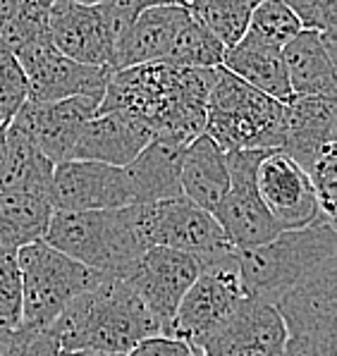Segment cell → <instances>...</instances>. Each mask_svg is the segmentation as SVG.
<instances>
[{
	"instance_id": "cell-1",
	"label": "cell",
	"mask_w": 337,
	"mask_h": 356,
	"mask_svg": "<svg viewBox=\"0 0 337 356\" xmlns=\"http://www.w3.org/2000/svg\"><path fill=\"white\" fill-rule=\"evenodd\" d=\"M215 70L218 67L192 70L167 63L113 70L99 113H132L149 124L154 136L189 144L204 134Z\"/></svg>"
},
{
	"instance_id": "cell-2",
	"label": "cell",
	"mask_w": 337,
	"mask_h": 356,
	"mask_svg": "<svg viewBox=\"0 0 337 356\" xmlns=\"http://www.w3.org/2000/svg\"><path fill=\"white\" fill-rule=\"evenodd\" d=\"M48 332L60 352L127 354L141 339L163 335V323L127 280L101 277L65 306Z\"/></svg>"
},
{
	"instance_id": "cell-3",
	"label": "cell",
	"mask_w": 337,
	"mask_h": 356,
	"mask_svg": "<svg viewBox=\"0 0 337 356\" xmlns=\"http://www.w3.org/2000/svg\"><path fill=\"white\" fill-rule=\"evenodd\" d=\"M43 242L106 277L127 280L146 254L137 206L110 211H56Z\"/></svg>"
},
{
	"instance_id": "cell-4",
	"label": "cell",
	"mask_w": 337,
	"mask_h": 356,
	"mask_svg": "<svg viewBox=\"0 0 337 356\" xmlns=\"http://www.w3.org/2000/svg\"><path fill=\"white\" fill-rule=\"evenodd\" d=\"M335 256V222L318 218L306 227L285 229L270 242L237 251V263L247 297L275 306L282 294Z\"/></svg>"
},
{
	"instance_id": "cell-5",
	"label": "cell",
	"mask_w": 337,
	"mask_h": 356,
	"mask_svg": "<svg viewBox=\"0 0 337 356\" xmlns=\"http://www.w3.org/2000/svg\"><path fill=\"white\" fill-rule=\"evenodd\" d=\"M285 103L261 94L225 67L215 70L206 106L208 134L225 153L280 149Z\"/></svg>"
},
{
	"instance_id": "cell-6",
	"label": "cell",
	"mask_w": 337,
	"mask_h": 356,
	"mask_svg": "<svg viewBox=\"0 0 337 356\" xmlns=\"http://www.w3.org/2000/svg\"><path fill=\"white\" fill-rule=\"evenodd\" d=\"M17 263L22 273V327L31 330H48L69 301L106 277L43 239L17 249Z\"/></svg>"
},
{
	"instance_id": "cell-7",
	"label": "cell",
	"mask_w": 337,
	"mask_h": 356,
	"mask_svg": "<svg viewBox=\"0 0 337 356\" xmlns=\"http://www.w3.org/2000/svg\"><path fill=\"white\" fill-rule=\"evenodd\" d=\"M141 10L139 0H103L96 5L53 0L48 34L63 56L81 65L110 70L120 36Z\"/></svg>"
},
{
	"instance_id": "cell-8",
	"label": "cell",
	"mask_w": 337,
	"mask_h": 356,
	"mask_svg": "<svg viewBox=\"0 0 337 356\" xmlns=\"http://www.w3.org/2000/svg\"><path fill=\"white\" fill-rule=\"evenodd\" d=\"M275 309L287 332L282 356H337V256L282 294Z\"/></svg>"
},
{
	"instance_id": "cell-9",
	"label": "cell",
	"mask_w": 337,
	"mask_h": 356,
	"mask_svg": "<svg viewBox=\"0 0 337 356\" xmlns=\"http://www.w3.org/2000/svg\"><path fill=\"white\" fill-rule=\"evenodd\" d=\"M242 299H247V292L239 275L237 251L232 249L201 263L199 277L179 301L163 335L192 344L204 332L213 330L222 318H227Z\"/></svg>"
},
{
	"instance_id": "cell-10",
	"label": "cell",
	"mask_w": 337,
	"mask_h": 356,
	"mask_svg": "<svg viewBox=\"0 0 337 356\" xmlns=\"http://www.w3.org/2000/svg\"><path fill=\"white\" fill-rule=\"evenodd\" d=\"M139 225L146 244L184 251L199 263L232 251L225 232L213 216L184 196L137 204Z\"/></svg>"
},
{
	"instance_id": "cell-11",
	"label": "cell",
	"mask_w": 337,
	"mask_h": 356,
	"mask_svg": "<svg viewBox=\"0 0 337 356\" xmlns=\"http://www.w3.org/2000/svg\"><path fill=\"white\" fill-rule=\"evenodd\" d=\"M265 151L270 149L227 153L230 189H227L218 211L213 213V218L222 227L230 246L237 251L261 246L282 232L268 208L263 206L256 189V165Z\"/></svg>"
},
{
	"instance_id": "cell-12",
	"label": "cell",
	"mask_w": 337,
	"mask_h": 356,
	"mask_svg": "<svg viewBox=\"0 0 337 356\" xmlns=\"http://www.w3.org/2000/svg\"><path fill=\"white\" fill-rule=\"evenodd\" d=\"M285 325L273 304L242 299L227 318L189 344L194 356H282Z\"/></svg>"
},
{
	"instance_id": "cell-13",
	"label": "cell",
	"mask_w": 337,
	"mask_h": 356,
	"mask_svg": "<svg viewBox=\"0 0 337 356\" xmlns=\"http://www.w3.org/2000/svg\"><path fill=\"white\" fill-rule=\"evenodd\" d=\"M26 74L29 101L51 103L74 96L103 98L110 70L81 65L77 60L63 56L51 38L34 41L13 53Z\"/></svg>"
},
{
	"instance_id": "cell-14",
	"label": "cell",
	"mask_w": 337,
	"mask_h": 356,
	"mask_svg": "<svg viewBox=\"0 0 337 356\" xmlns=\"http://www.w3.org/2000/svg\"><path fill=\"white\" fill-rule=\"evenodd\" d=\"M256 189L282 232L306 227L323 218L309 175L278 149L265 151L258 161Z\"/></svg>"
},
{
	"instance_id": "cell-15",
	"label": "cell",
	"mask_w": 337,
	"mask_h": 356,
	"mask_svg": "<svg viewBox=\"0 0 337 356\" xmlns=\"http://www.w3.org/2000/svg\"><path fill=\"white\" fill-rule=\"evenodd\" d=\"M134 206L124 168L96 161L58 163L53 170V208L56 211H110Z\"/></svg>"
},
{
	"instance_id": "cell-16",
	"label": "cell",
	"mask_w": 337,
	"mask_h": 356,
	"mask_svg": "<svg viewBox=\"0 0 337 356\" xmlns=\"http://www.w3.org/2000/svg\"><path fill=\"white\" fill-rule=\"evenodd\" d=\"M101 98L94 96H74L63 101L36 103L26 101L10 122L19 124L53 165L72 158L86 122L99 113Z\"/></svg>"
},
{
	"instance_id": "cell-17",
	"label": "cell",
	"mask_w": 337,
	"mask_h": 356,
	"mask_svg": "<svg viewBox=\"0 0 337 356\" xmlns=\"http://www.w3.org/2000/svg\"><path fill=\"white\" fill-rule=\"evenodd\" d=\"M199 273L201 263L194 256L165 249V246H151L129 273L127 282L137 292V297L149 306L151 314L163 323V332H165L179 301L189 292Z\"/></svg>"
},
{
	"instance_id": "cell-18",
	"label": "cell",
	"mask_w": 337,
	"mask_h": 356,
	"mask_svg": "<svg viewBox=\"0 0 337 356\" xmlns=\"http://www.w3.org/2000/svg\"><path fill=\"white\" fill-rule=\"evenodd\" d=\"M337 106L328 98L292 96L285 103L280 149L304 172H309L325 153L337 151Z\"/></svg>"
},
{
	"instance_id": "cell-19",
	"label": "cell",
	"mask_w": 337,
	"mask_h": 356,
	"mask_svg": "<svg viewBox=\"0 0 337 356\" xmlns=\"http://www.w3.org/2000/svg\"><path fill=\"white\" fill-rule=\"evenodd\" d=\"M189 8L182 5H154L144 8L129 22L124 34L120 36L113 53V70L137 67V65L165 63L172 51L175 36L189 19Z\"/></svg>"
},
{
	"instance_id": "cell-20",
	"label": "cell",
	"mask_w": 337,
	"mask_h": 356,
	"mask_svg": "<svg viewBox=\"0 0 337 356\" xmlns=\"http://www.w3.org/2000/svg\"><path fill=\"white\" fill-rule=\"evenodd\" d=\"M151 139L154 131L137 115L124 111L96 113L81 131L72 158L124 168L146 149Z\"/></svg>"
},
{
	"instance_id": "cell-21",
	"label": "cell",
	"mask_w": 337,
	"mask_h": 356,
	"mask_svg": "<svg viewBox=\"0 0 337 356\" xmlns=\"http://www.w3.org/2000/svg\"><path fill=\"white\" fill-rule=\"evenodd\" d=\"M282 63L292 96L335 101V36L302 29L287 46H282Z\"/></svg>"
},
{
	"instance_id": "cell-22",
	"label": "cell",
	"mask_w": 337,
	"mask_h": 356,
	"mask_svg": "<svg viewBox=\"0 0 337 356\" xmlns=\"http://www.w3.org/2000/svg\"><path fill=\"white\" fill-rule=\"evenodd\" d=\"M227 189H230L227 153L208 134H199L184 149L179 165V191L184 199L213 216Z\"/></svg>"
},
{
	"instance_id": "cell-23",
	"label": "cell",
	"mask_w": 337,
	"mask_h": 356,
	"mask_svg": "<svg viewBox=\"0 0 337 356\" xmlns=\"http://www.w3.org/2000/svg\"><path fill=\"white\" fill-rule=\"evenodd\" d=\"M184 149L187 144L165 139V136H154L146 149L129 165H124L134 206L182 196L179 165H182Z\"/></svg>"
},
{
	"instance_id": "cell-24",
	"label": "cell",
	"mask_w": 337,
	"mask_h": 356,
	"mask_svg": "<svg viewBox=\"0 0 337 356\" xmlns=\"http://www.w3.org/2000/svg\"><path fill=\"white\" fill-rule=\"evenodd\" d=\"M222 67L275 101L287 103L292 98L285 63H282V48L270 46L249 31L225 51Z\"/></svg>"
},
{
	"instance_id": "cell-25",
	"label": "cell",
	"mask_w": 337,
	"mask_h": 356,
	"mask_svg": "<svg viewBox=\"0 0 337 356\" xmlns=\"http://www.w3.org/2000/svg\"><path fill=\"white\" fill-rule=\"evenodd\" d=\"M53 196L29 189H0V249L22 246L43 239L51 222Z\"/></svg>"
},
{
	"instance_id": "cell-26",
	"label": "cell",
	"mask_w": 337,
	"mask_h": 356,
	"mask_svg": "<svg viewBox=\"0 0 337 356\" xmlns=\"http://www.w3.org/2000/svg\"><path fill=\"white\" fill-rule=\"evenodd\" d=\"M192 13V10H189ZM227 48L211 34L208 26L201 22L197 15H189V19L182 24L179 34L175 36L172 51L167 56V65L177 67H192V70H211L220 67Z\"/></svg>"
},
{
	"instance_id": "cell-27",
	"label": "cell",
	"mask_w": 337,
	"mask_h": 356,
	"mask_svg": "<svg viewBox=\"0 0 337 356\" xmlns=\"http://www.w3.org/2000/svg\"><path fill=\"white\" fill-rule=\"evenodd\" d=\"M258 3L261 0H194L189 10L208 26L222 46L230 48L247 34L249 19Z\"/></svg>"
},
{
	"instance_id": "cell-28",
	"label": "cell",
	"mask_w": 337,
	"mask_h": 356,
	"mask_svg": "<svg viewBox=\"0 0 337 356\" xmlns=\"http://www.w3.org/2000/svg\"><path fill=\"white\" fill-rule=\"evenodd\" d=\"M51 5L53 0H17L13 19L8 22L3 36H0V48L15 53L34 41L51 38L48 34Z\"/></svg>"
},
{
	"instance_id": "cell-29",
	"label": "cell",
	"mask_w": 337,
	"mask_h": 356,
	"mask_svg": "<svg viewBox=\"0 0 337 356\" xmlns=\"http://www.w3.org/2000/svg\"><path fill=\"white\" fill-rule=\"evenodd\" d=\"M302 22L282 0H261L249 19V34L270 46H287L302 31Z\"/></svg>"
},
{
	"instance_id": "cell-30",
	"label": "cell",
	"mask_w": 337,
	"mask_h": 356,
	"mask_svg": "<svg viewBox=\"0 0 337 356\" xmlns=\"http://www.w3.org/2000/svg\"><path fill=\"white\" fill-rule=\"evenodd\" d=\"M22 327V273L17 249H0V335Z\"/></svg>"
},
{
	"instance_id": "cell-31",
	"label": "cell",
	"mask_w": 337,
	"mask_h": 356,
	"mask_svg": "<svg viewBox=\"0 0 337 356\" xmlns=\"http://www.w3.org/2000/svg\"><path fill=\"white\" fill-rule=\"evenodd\" d=\"M29 101V84L26 74L10 51L0 48V118L8 124L19 108Z\"/></svg>"
},
{
	"instance_id": "cell-32",
	"label": "cell",
	"mask_w": 337,
	"mask_h": 356,
	"mask_svg": "<svg viewBox=\"0 0 337 356\" xmlns=\"http://www.w3.org/2000/svg\"><path fill=\"white\" fill-rule=\"evenodd\" d=\"M297 15L304 29L337 36V0H282Z\"/></svg>"
},
{
	"instance_id": "cell-33",
	"label": "cell",
	"mask_w": 337,
	"mask_h": 356,
	"mask_svg": "<svg viewBox=\"0 0 337 356\" xmlns=\"http://www.w3.org/2000/svg\"><path fill=\"white\" fill-rule=\"evenodd\" d=\"M0 356H60V347L48 330L19 327L10 335Z\"/></svg>"
},
{
	"instance_id": "cell-34",
	"label": "cell",
	"mask_w": 337,
	"mask_h": 356,
	"mask_svg": "<svg viewBox=\"0 0 337 356\" xmlns=\"http://www.w3.org/2000/svg\"><path fill=\"white\" fill-rule=\"evenodd\" d=\"M127 356H194L189 344H184L182 339H172L165 335H154L141 339L137 347H132Z\"/></svg>"
},
{
	"instance_id": "cell-35",
	"label": "cell",
	"mask_w": 337,
	"mask_h": 356,
	"mask_svg": "<svg viewBox=\"0 0 337 356\" xmlns=\"http://www.w3.org/2000/svg\"><path fill=\"white\" fill-rule=\"evenodd\" d=\"M15 8H17V0H0V36H3L8 22L13 19Z\"/></svg>"
},
{
	"instance_id": "cell-36",
	"label": "cell",
	"mask_w": 337,
	"mask_h": 356,
	"mask_svg": "<svg viewBox=\"0 0 337 356\" xmlns=\"http://www.w3.org/2000/svg\"><path fill=\"white\" fill-rule=\"evenodd\" d=\"M5 170H8V144H5V127L0 129V182L5 177Z\"/></svg>"
},
{
	"instance_id": "cell-37",
	"label": "cell",
	"mask_w": 337,
	"mask_h": 356,
	"mask_svg": "<svg viewBox=\"0 0 337 356\" xmlns=\"http://www.w3.org/2000/svg\"><path fill=\"white\" fill-rule=\"evenodd\" d=\"M194 0H139L141 8H154V5H182V8H189Z\"/></svg>"
},
{
	"instance_id": "cell-38",
	"label": "cell",
	"mask_w": 337,
	"mask_h": 356,
	"mask_svg": "<svg viewBox=\"0 0 337 356\" xmlns=\"http://www.w3.org/2000/svg\"><path fill=\"white\" fill-rule=\"evenodd\" d=\"M60 356H127V354H110V352H60Z\"/></svg>"
},
{
	"instance_id": "cell-39",
	"label": "cell",
	"mask_w": 337,
	"mask_h": 356,
	"mask_svg": "<svg viewBox=\"0 0 337 356\" xmlns=\"http://www.w3.org/2000/svg\"><path fill=\"white\" fill-rule=\"evenodd\" d=\"M72 3H81V5H96V3H103V0H72Z\"/></svg>"
},
{
	"instance_id": "cell-40",
	"label": "cell",
	"mask_w": 337,
	"mask_h": 356,
	"mask_svg": "<svg viewBox=\"0 0 337 356\" xmlns=\"http://www.w3.org/2000/svg\"><path fill=\"white\" fill-rule=\"evenodd\" d=\"M8 339H10V335H0V354H3L5 344H8Z\"/></svg>"
},
{
	"instance_id": "cell-41",
	"label": "cell",
	"mask_w": 337,
	"mask_h": 356,
	"mask_svg": "<svg viewBox=\"0 0 337 356\" xmlns=\"http://www.w3.org/2000/svg\"><path fill=\"white\" fill-rule=\"evenodd\" d=\"M5 127V122H3V118H0V129H3Z\"/></svg>"
}]
</instances>
